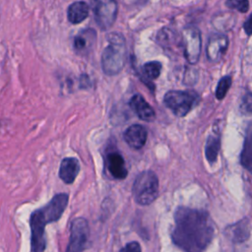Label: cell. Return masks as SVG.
<instances>
[{
	"label": "cell",
	"mask_w": 252,
	"mask_h": 252,
	"mask_svg": "<svg viewBox=\"0 0 252 252\" xmlns=\"http://www.w3.org/2000/svg\"><path fill=\"white\" fill-rule=\"evenodd\" d=\"M244 31L246 32V33H247V35H250L251 34V17L249 16L248 17V19H247V21L245 22V24H244Z\"/></svg>",
	"instance_id": "23"
},
{
	"label": "cell",
	"mask_w": 252,
	"mask_h": 252,
	"mask_svg": "<svg viewBox=\"0 0 252 252\" xmlns=\"http://www.w3.org/2000/svg\"><path fill=\"white\" fill-rule=\"evenodd\" d=\"M92 8L96 25L103 31L113 26L118 14L116 0H92Z\"/></svg>",
	"instance_id": "6"
},
{
	"label": "cell",
	"mask_w": 252,
	"mask_h": 252,
	"mask_svg": "<svg viewBox=\"0 0 252 252\" xmlns=\"http://www.w3.org/2000/svg\"><path fill=\"white\" fill-rule=\"evenodd\" d=\"M220 148V141L218 136L211 135L207 139L205 147V155L210 163H213L217 160Z\"/></svg>",
	"instance_id": "17"
},
{
	"label": "cell",
	"mask_w": 252,
	"mask_h": 252,
	"mask_svg": "<svg viewBox=\"0 0 252 252\" xmlns=\"http://www.w3.org/2000/svg\"><path fill=\"white\" fill-rule=\"evenodd\" d=\"M126 61V42L121 33L112 32L107 36V45L101 54V68L104 74L114 76L120 73Z\"/></svg>",
	"instance_id": "3"
},
{
	"label": "cell",
	"mask_w": 252,
	"mask_h": 252,
	"mask_svg": "<svg viewBox=\"0 0 252 252\" xmlns=\"http://www.w3.org/2000/svg\"><path fill=\"white\" fill-rule=\"evenodd\" d=\"M214 231L207 212L187 207H179L175 211L171 239L183 251L204 252L213 240Z\"/></svg>",
	"instance_id": "1"
},
{
	"label": "cell",
	"mask_w": 252,
	"mask_h": 252,
	"mask_svg": "<svg viewBox=\"0 0 252 252\" xmlns=\"http://www.w3.org/2000/svg\"><path fill=\"white\" fill-rule=\"evenodd\" d=\"M105 164L107 170L113 178L124 179L128 174L127 168L125 166V160L123 157L117 152H111L107 155Z\"/></svg>",
	"instance_id": "13"
},
{
	"label": "cell",
	"mask_w": 252,
	"mask_h": 252,
	"mask_svg": "<svg viewBox=\"0 0 252 252\" xmlns=\"http://www.w3.org/2000/svg\"><path fill=\"white\" fill-rule=\"evenodd\" d=\"M133 198L139 205L147 206L152 204L158 194V179L152 170L140 172L133 184Z\"/></svg>",
	"instance_id": "4"
},
{
	"label": "cell",
	"mask_w": 252,
	"mask_h": 252,
	"mask_svg": "<svg viewBox=\"0 0 252 252\" xmlns=\"http://www.w3.org/2000/svg\"><path fill=\"white\" fill-rule=\"evenodd\" d=\"M163 102L176 116L183 117L197 102V95L188 91H169L164 94Z\"/></svg>",
	"instance_id": "5"
},
{
	"label": "cell",
	"mask_w": 252,
	"mask_h": 252,
	"mask_svg": "<svg viewBox=\"0 0 252 252\" xmlns=\"http://www.w3.org/2000/svg\"><path fill=\"white\" fill-rule=\"evenodd\" d=\"M143 70L150 80H156L160 75L161 64L158 61H150L144 65Z\"/></svg>",
	"instance_id": "19"
},
{
	"label": "cell",
	"mask_w": 252,
	"mask_h": 252,
	"mask_svg": "<svg viewBox=\"0 0 252 252\" xmlns=\"http://www.w3.org/2000/svg\"><path fill=\"white\" fill-rule=\"evenodd\" d=\"M90 235L88 221L84 218H77L71 223L70 241L66 252H82Z\"/></svg>",
	"instance_id": "8"
},
{
	"label": "cell",
	"mask_w": 252,
	"mask_h": 252,
	"mask_svg": "<svg viewBox=\"0 0 252 252\" xmlns=\"http://www.w3.org/2000/svg\"><path fill=\"white\" fill-rule=\"evenodd\" d=\"M96 39V32L94 29H86L81 31L74 38V49L77 54L85 56L89 54L94 44Z\"/></svg>",
	"instance_id": "10"
},
{
	"label": "cell",
	"mask_w": 252,
	"mask_h": 252,
	"mask_svg": "<svg viewBox=\"0 0 252 252\" xmlns=\"http://www.w3.org/2000/svg\"><path fill=\"white\" fill-rule=\"evenodd\" d=\"M226 230L228 231V236L234 242L245 241L250 235V221L248 219L241 220L240 221L227 226Z\"/></svg>",
	"instance_id": "15"
},
{
	"label": "cell",
	"mask_w": 252,
	"mask_h": 252,
	"mask_svg": "<svg viewBox=\"0 0 252 252\" xmlns=\"http://www.w3.org/2000/svg\"><path fill=\"white\" fill-rule=\"evenodd\" d=\"M123 137L130 148L140 150L147 142L148 132L144 126L140 124H133L126 129Z\"/></svg>",
	"instance_id": "11"
},
{
	"label": "cell",
	"mask_w": 252,
	"mask_h": 252,
	"mask_svg": "<svg viewBox=\"0 0 252 252\" xmlns=\"http://www.w3.org/2000/svg\"><path fill=\"white\" fill-rule=\"evenodd\" d=\"M80 171V163L75 158H65L62 159L59 168V177L66 184H71L76 179Z\"/></svg>",
	"instance_id": "14"
},
{
	"label": "cell",
	"mask_w": 252,
	"mask_h": 252,
	"mask_svg": "<svg viewBox=\"0 0 252 252\" xmlns=\"http://www.w3.org/2000/svg\"><path fill=\"white\" fill-rule=\"evenodd\" d=\"M90 12L89 5L84 1H77L71 4L67 11V17L70 23L77 25L82 23L88 16Z\"/></svg>",
	"instance_id": "16"
},
{
	"label": "cell",
	"mask_w": 252,
	"mask_h": 252,
	"mask_svg": "<svg viewBox=\"0 0 252 252\" xmlns=\"http://www.w3.org/2000/svg\"><path fill=\"white\" fill-rule=\"evenodd\" d=\"M231 82H232L231 77L228 76V75L223 76L220 80V82L218 84V87H217V90H216V96L219 100L222 99L226 95L227 91L229 90V88L231 86Z\"/></svg>",
	"instance_id": "20"
},
{
	"label": "cell",
	"mask_w": 252,
	"mask_h": 252,
	"mask_svg": "<svg viewBox=\"0 0 252 252\" xmlns=\"http://www.w3.org/2000/svg\"><path fill=\"white\" fill-rule=\"evenodd\" d=\"M225 5L227 8L239 11L240 13H246L249 10L248 0H226Z\"/></svg>",
	"instance_id": "21"
},
{
	"label": "cell",
	"mask_w": 252,
	"mask_h": 252,
	"mask_svg": "<svg viewBox=\"0 0 252 252\" xmlns=\"http://www.w3.org/2000/svg\"><path fill=\"white\" fill-rule=\"evenodd\" d=\"M181 42L183 45L184 56L190 64H196L200 58L202 39L199 29L187 27L182 31Z\"/></svg>",
	"instance_id": "7"
},
{
	"label": "cell",
	"mask_w": 252,
	"mask_h": 252,
	"mask_svg": "<svg viewBox=\"0 0 252 252\" xmlns=\"http://www.w3.org/2000/svg\"><path fill=\"white\" fill-rule=\"evenodd\" d=\"M119 252H142V249L141 245L137 241H132L121 248Z\"/></svg>",
	"instance_id": "22"
},
{
	"label": "cell",
	"mask_w": 252,
	"mask_h": 252,
	"mask_svg": "<svg viewBox=\"0 0 252 252\" xmlns=\"http://www.w3.org/2000/svg\"><path fill=\"white\" fill-rule=\"evenodd\" d=\"M129 104L132 110H134V112L141 120L151 122L155 119L156 112L154 108L147 102V100L141 94H134L131 97Z\"/></svg>",
	"instance_id": "12"
},
{
	"label": "cell",
	"mask_w": 252,
	"mask_h": 252,
	"mask_svg": "<svg viewBox=\"0 0 252 252\" xmlns=\"http://www.w3.org/2000/svg\"><path fill=\"white\" fill-rule=\"evenodd\" d=\"M228 47V38L223 34H214L209 38L206 52L211 62L220 61L225 54Z\"/></svg>",
	"instance_id": "9"
},
{
	"label": "cell",
	"mask_w": 252,
	"mask_h": 252,
	"mask_svg": "<svg viewBox=\"0 0 252 252\" xmlns=\"http://www.w3.org/2000/svg\"><path fill=\"white\" fill-rule=\"evenodd\" d=\"M252 158V152H251V137H250V131L247 134L246 140L244 142L243 151L241 154V163L242 165L247 168L248 170H251V158Z\"/></svg>",
	"instance_id": "18"
},
{
	"label": "cell",
	"mask_w": 252,
	"mask_h": 252,
	"mask_svg": "<svg viewBox=\"0 0 252 252\" xmlns=\"http://www.w3.org/2000/svg\"><path fill=\"white\" fill-rule=\"evenodd\" d=\"M68 195L60 193L55 195L45 206L35 210L30 219L32 231L31 246L32 252H43L46 246L44 228L47 223L58 220L68 204Z\"/></svg>",
	"instance_id": "2"
}]
</instances>
